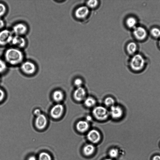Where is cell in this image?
<instances>
[{
  "label": "cell",
  "mask_w": 160,
  "mask_h": 160,
  "mask_svg": "<svg viewBox=\"0 0 160 160\" xmlns=\"http://www.w3.org/2000/svg\"><path fill=\"white\" fill-rule=\"evenodd\" d=\"M4 56L7 62L13 65L21 63L24 58L22 52L20 50L15 48L8 49L5 53Z\"/></svg>",
  "instance_id": "6da1fadb"
},
{
  "label": "cell",
  "mask_w": 160,
  "mask_h": 160,
  "mask_svg": "<svg viewBox=\"0 0 160 160\" xmlns=\"http://www.w3.org/2000/svg\"><path fill=\"white\" fill-rule=\"evenodd\" d=\"M145 64V60L143 57L140 54L134 55L130 61V66L135 71H139L143 69Z\"/></svg>",
  "instance_id": "7a4b0ae2"
},
{
  "label": "cell",
  "mask_w": 160,
  "mask_h": 160,
  "mask_svg": "<svg viewBox=\"0 0 160 160\" xmlns=\"http://www.w3.org/2000/svg\"><path fill=\"white\" fill-rule=\"evenodd\" d=\"M92 114L95 118L99 121L106 120L109 114L107 109L101 106L94 107L92 111Z\"/></svg>",
  "instance_id": "3957f363"
},
{
  "label": "cell",
  "mask_w": 160,
  "mask_h": 160,
  "mask_svg": "<svg viewBox=\"0 0 160 160\" xmlns=\"http://www.w3.org/2000/svg\"><path fill=\"white\" fill-rule=\"evenodd\" d=\"M13 36L12 32L7 29L0 32V45L5 46L10 43Z\"/></svg>",
  "instance_id": "277c9868"
},
{
  "label": "cell",
  "mask_w": 160,
  "mask_h": 160,
  "mask_svg": "<svg viewBox=\"0 0 160 160\" xmlns=\"http://www.w3.org/2000/svg\"><path fill=\"white\" fill-rule=\"evenodd\" d=\"M64 111L63 105L61 104L58 103L52 107L50 111V114L53 118L58 119L61 117Z\"/></svg>",
  "instance_id": "5b68a950"
},
{
  "label": "cell",
  "mask_w": 160,
  "mask_h": 160,
  "mask_svg": "<svg viewBox=\"0 0 160 160\" xmlns=\"http://www.w3.org/2000/svg\"><path fill=\"white\" fill-rule=\"evenodd\" d=\"M22 71L25 73L31 75L34 73L36 71L35 64L30 61H26L22 63L21 66Z\"/></svg>",
  "instance_id": "8992f818"
},
{
  "label": "cell",
  "mask_w": 160,
  "mask_h": 160,
  "mask_svg": "<svg viewBox=\"0 0 160 160\" xmlns=\"http://www.w3.org/2000/svg\"><path fill=\"white\" fill-rule=\"evenodd\" d=\"M89 13V8L85 6H80L75 10L74 14L75 17L79 19L86 18Z\"/></svg>",
  "instance_id": "52a82bcc"
},
{
  "label": "cell",
  "mask_w": 160,
  "mask_h": 160,
  "mask_svg": "<svg viewBox=\"0 0 160 160\" xmlns=\"http://www.w3.org/2000/svg\"><path fill=\"white\" fill-rule=\"evenodd\" d=\"M47 123V118L44 114L41 113L36 116L35 124L37 128L42 130L45 128Z\"/></svg>",
  "instance_id": "ba28073f"
},
{
  "label": "cell",
  "mask_w": 160,
  "mask_h": 160,
  "mask_svg": "<svg viewBox=\"0 0 160 160\" xmlns=\"http://www.w3.org/2000/svg\"><path fill=\"white\" fill-rule=\"evenodd\" d=\"M133 33L135 38L139 40L144 39L147 35L146 29L141 26L136 27L134 28Z\"/></svg>",
  "instance_id": "9c48e42d"
},
{
  "label": "cell",
  "mask_w": 160,
  "mask_h": 160,
  "mask_svg": "<svg viewBox=\"0 0 160 160\" xmlns=\"http://www.w3.org/2000/svg\"><path fill=\"white\" fill-rule=\"evenodd\" d=\"M28 28L26 25L22 23H18L13 26L12 32L15 35L22 36L26 34Z\"/></svg>",
  "instance_id": "30bf717a"
},
{
  "label": "cell",
  "mask_w": 160,
  "mask_h": 160,
  "mask_svg": "<svg viewBox=\"0 0 160 160\" xmlns=\"http://www.w3.org/2000/svg\"><path fill=\"white\" fill-rule=\"evenodd\" d=\"M87 138L89 141L91 142L96 143L100 141L101 137L100 132L98 130L92 129L88 133Z\"/></svg>",
  "instance_id": "8fae6325"
},
{
  "label": "cell",
  "mask_w": 160,
  "mask_h": 160,
  "mask_svg": "<svg viewBox=\"0 0 160 160\" xmlns=\"http://www.w3.org/2000/svg\"><path fill=\"white\" fill-rule=\"evenodd\" d=\"M86 91L82 87L77 88L73 93L74 99L78 102H81L84 100L86 98Z\"/></svg>",
  "instance_id": "7c38bea8"
},
{
  "label": "cell",
  "mask_w": 160,
  "mask_h": 160,
  "mask_svg": "<svg viewBox=\"0 0 160 160\" xmlns=\"http://www.w3.org/2000/svg\"><path fill=\"white\" fill-rule=\"evenodd\" d=\"M109 113L112 118L118 119L122 117L123 111L120 107L114 105L111 107Z\"/></svg>",
  "instance_id": "4fadbf2b"
},
{
  "label": "cell",
  "mask_w": 160,
  "mask_h": 160,
  "mask_svg": "<svg viewBox=\"0 0 160 160\" xmlns=\"http://www.w3.org/2000/svg\"><path fill=\"white\" fill-rule=\"evenodd\" d=\"M10 43L18 48H23L26 45V41L22 36L15 35L13 36Z\"/></svg>",
  "instance_id": "5bb4252c"
},
{
  "label": "cell",
  "mask_w": 160,
  "mask_h": 160,
  "mask_svg": "<svg viewBox=\"0 0 160 160\" xmlns=\"http://www.w3.org/2000/svg\"><path fill=\"white\" fill-rule=\"evenodd\" d=\"M89 124L86 120H80L78 121L76 125V128L79 132L83 133L86 132L89 129Z\"/></svg>",
  "instance_id": "9a60e30c"
},
{
  "label": "cell",
  "mask_w": 160,
  "mask_h": 160,
  "mask_svg": "<svg viewBox=\"0 0 160 160\" xmlns=\"http://www.w3.org/2000/svg\"><path fill=\"white\" fill-rule=\"evenodd\" d=\"M52 97L55 102H59L63 100L64 95L63 92L61 90H57L53 92Z\"/></svg>",
  "instance_id": "2e32d148"
},
{
  "label": "cell",
  "mask_w": 160,
  "mask_h": 160,
  "mask_svg": "<svg viewBox=\"0 0 160 160\" xmlns=\"http://www.w3.org/2000/svg\"><path fill=\"white\" fill-rule=\"evenodd\" d=\"M95 148L92 144H88L84 146L83 149L84 154L86 156H90L95 151Z\"/></svg>",
  "instance_id": "e0dca14e"
},
{
  "label": "cell",
  "mask_w": 160,
  "mask_h": 160,
  "mask_svg": "<svg viewBox=\"0 0 160 160\" xmlns=\"http://www.w3.org/2000/svg\"><path fill=\"white\" fill-rule=\"evenodd\" d=\"M96 100L93 97H88L85 98L84 100L85 105L88 108L94 107L96 104Z\"/></svg>",
  "instance_id": "ac0fdd59"
},
{
  "label": "cell",
  "mask_w": 160,
  "mask_h": 160,
  "mask_svg": "<svg viewBox=\"0 0 160 160\" xmlns=\"http://www.w3.org/2000/svg\"><path fill=\"white\" fill-rule=\"evenodd\" d=\"M137 46L136 44L134 42H131L128 43L127 47L128 52L130 54H132L137 51Z\"/></svg>",
  "instance_id": "d6986e66"
},
{
  "label": "cell",
  "mask_w": 160,
  "mask_h": 160,
  "mask_svg": "<svg viewBox=\"0 0 160 160\" xmlns=\"http://www.w3.org/2000/svg\"><path fill=\"white\" fill-rule=\"evenodd\" d=\"M127 26L130 28H134L137 23L136 19L133 17H130L128 18L126 21Z\"/></svg>",
  "instance_id": "ffe728a7"
},
{
  "label": "cell",
  "mask_w": 160,
  "mask_h": 160,
  "mask_svg": "<svg viewBox=\"0 0 160 160\" xmlns=\"http://www.w3.org/2000/svg\"><path fill=\"white\" fill-rule=\"evenodd\" d=\"M104 103L106 106L111 107L114 105L115 101L112 98L108 97L105 98Z\"/></svg>",
  "instance_id": "44dd1931"
},
{
  "label": "cell",
  "mask_w": 160,
  "mask_h": 160,
  "mask_svg": "<svg viewBox=\"0 0 160 160\" xmlns=\"http://www.w3.org/2000/svg\"><path fill=\"white\" fill-rule=\"evenodd\" d=\"M98 1L96 0H91L87 1V6L89 8H94L98 6Z\"/></svg>",
  "instance_id": "7402d4cb"
},
{
  "label": "cell",
  "mask_w": 160,
  "mask_h": 160,
  "mask_svg": "<svg viewBox=\"0 0 160 160\" xmlns=\"http://www.w3.org/2000/svg\"><path fill=\"white\" fill-rule=\"evenodd\" d=\"M39 160H51V158L48 153L42 152L39 155Z\"/></svg>",
  "instance_id": "603a6c76"
},
{
  "label": "cell",
  "mask_w": 160,
  "mask_h": 160,
  "mask_svg": "<svg viewBox=\"0 0 160 160\" xmlns=\"http://www.w3.org/2000/svg\"><path fill=\"white\" fill-rule=\"evenodd\" d=\"M151 33L154 37L158 38L160 37V29L157 28H152L151 30Z\"/></svg>",
  "instance_id": "cb8c5ba5"
},
{
  "label": "cell",
  "mask_w": 160,
  "mask_h": 160,
  "mask_svg": "<svg viewBox=\"0 0 160 160\" xmlns=\"http://www.w3.org/2000/svg\"><path fill=\"white\" fill-rule=\"evenodd\" d=\"M7 68V65L6 62L0 59V73L4 72Z\"/></svg>",
  "instance_id": "d4e9b609"
},
{
  "label": "cell",
  "mask_w": 160,
  "mask_h": 160,
  "mask_svg": "<svg viewBox=\"0 0 160 160\" xmlns=\"http://www.w3.org/2000/svg\"><path fill=\"white\" fill-rule=\"evenodd\" d=\"M118 150L116 148H112L109 152V156L112 158H116L118 156Z\"/></svg>",
  "instance_id": "484cf974"
},
{
  "label": "cell",
  "mask_w": 160,
  "mask_h": 160,
  "mask_svg": "<svg viewBox=\"0 0 160 160\" xmlns=\"http://www.w3.org/2000/svg\"><path fill=\"white\" fill-rule=\"evenodd\" d=\"M7 10L5 5L1 3H0V18L5 14Z\"/></svg>",
  "instance_id": "4316f807"
},
{
  "label": "cell",
  "mask_w": 160,
  "mask_h": 160,
  "mask_svg": "<svg viewBox=\"0 0 160 160\" xmlns=\"http://www.w3.org/2000/svg\"><path fill=\"white\" fill-rule=\"evenodd\" d=\"M74 85L77 88L82 87L83 83L82 80L80 78H77L75 79L74 81Z\"/></svg>",
  "instance_id": "83f0119b"
},
{
  "label": "cell",
  "mask_w": 160,
  "mask_h": 160,
  "mask_svg": "<svg viewBox=\"0 0 160 160\" xmlns=\"http://www.w3.org/2000/svg\"><path fill=\"white\" fill-rule=\"evenodd\" d=\"M5 97V93L4 91L0 88V102L2 101Z\"/></svg>",
  "instance_id": "f1b7e54d"
},
{
  "label": "cell",
  "mask_w": 160,
  "mask_h": 160,
  "mask_svg": "<svg viewBox=\"0 0 160 160\" xmlns=\"http://www.w3.org/2000/svg\"><path fill=\"white\" fill-rule=\"evenodd\" d=\"M34 113L36 116L41 114L40 110L38 109H35L34 111Z\"/></svg>",
  "instance_id": "f546056e"
},
{
  "label": "cell",
  "mask_w": 160,
  "mask_h": 160,
  "mask_svg": "<svg viewBox=\"0 0 160 160\" xmlns=\"http://www.w3.org/2000/svg\"><path fill=\"white\" fill-rule=\"evenodd\" d=\"M4 26V22L3 20L0 18V29L2 28Z\"/></svg>",
  "instance_id": "4dcf8cb0"
},
{
  "label": "cell",
  "mask_w": 160,
  "mask_h": 160,
  "mask_svg": "<svg viewBox=\"0 0 160 160\" xmlns=\"http://www.w3.org/2000/svg\"><path fill=\"white\" fill-rule=\"evenodd\" d=\"M152 160H160V156L155 155L152 158Z\"/></svg>",
  "instance_id": "1f68e13d"
},
{
  "label": "cell",
  "mask_w": 160,
  "mask_h": 160,
  "mask_svg": "<svg viewBox=\"0 0 160 160\" xmlns=\"http://www.w3.org/2000/svg\"><path fill=\"white\" fill-rule=\"evenodd\" d=\"M92 120V117L89 116L88 115L86 117V120L88 122H89L91 121Z\"/></svg>",
  "instance_id": "d6a6232c"
},
{
  "label": "cell",
  "mask_w": 160,
  "mask_h": 160,
  "mask_svg": "<svg viewBox=\"0 0 160 160\" xmlns=\"http://www.w3.org/2000/svg\"><path fill=\"white\" fill-rule=\"evenodd\" d=\"M28 160H37V159L34 156H31L29 157Z\"/></svg>",
  "instance_id": "836d02e7"
},
{
  "label": "cell",
  "mask_w": 160,
  "mask_h": 160,
  "mask_svg": "<svg viewBox=\"0 0 160 160\" xmlns=\"http://www.w3.org/2000/svg\"><path fill=\"white\" fill-rule=\"evenodd\" d=\"M104 160H112L111 159L107 158V159H106Z\"/></svg>",
  "instance_id": "e575fe53"
},
{
  "label": "cell",
  "mask_w": 160,
  "mask_h": 160,
  "mask_svg": "<svg viewBox=\"0 0 160 160\" xmlns=\"http://www.w3.org/2000/svg\"><path fill=\"white\" fill-rule=\"evenodd\" d=\"M159 46L160 47V40L159 41Z\"/></svg>",
  "instance_id": "d590c367"
}]
</instances>
